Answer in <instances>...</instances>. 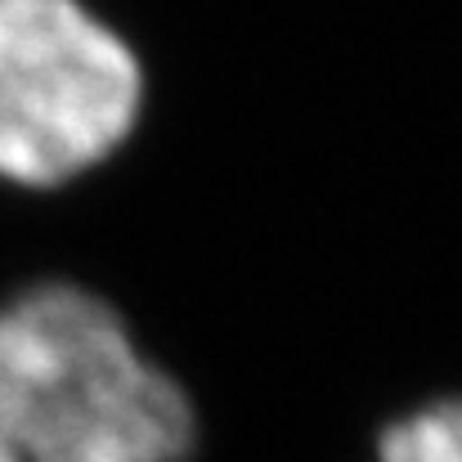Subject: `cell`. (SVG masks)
<instances>
[{"label":"cell","mask_w":462,"mask_h":462,"mask_svg":"<svg viewBox=\"0 0 462 462\" xmlns=\"http://www.w3.org/2000/svg\"><path fill=\"white\" fill-rule=\"evenodd\" d=\"M0 436L23 462H184L198 413L108 301L50 283L0 306Z\"/></svg>","instance_id":"obj_1"},{"label":"cell","mask_w":462,"mask_h":462,"mask_svg":"<svg viewBox=\"0 0 462 462\" xmlns=\"http://www.w3.org/2000/svg\"><path fill=\"white\" fill-rule=\"evenodd\" d=\"M0 462H23V458H18V449H14L5 436H0Z\"/></svg>","instance_id":"obj_4"},{"label":"cell","mask_w":462,"mask_h":462,"mask_svg":"<svg viewBox=\"0 0 462 462\" xmlns=\"http://www.w3.org/2000/svg\"><path fill=\"white\" fill-rule=\"evenodd\" d=\"M377 462H462V400L391 422L377 440Z\"/></svg>","instance_id":"obj_3"},{"label":"cell","mask_w":462,"mask_h":462,"mask_svg":"<svg viewBox=\"0 0 462 462\" xmlns=\"http://www.w3.org/2000/svg\"><path fill=\"white\" fill-rule=\"evenodd\" d=\"M144 68L81 0H0V180L50 189L135 131Z\"/></svg>","instance_id":"obj_2"}]
</instances>
